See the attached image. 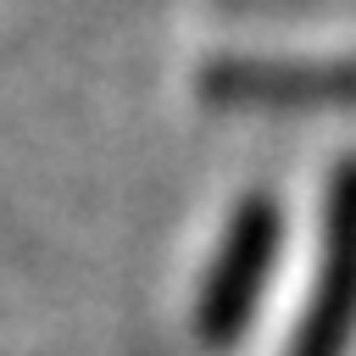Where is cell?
Returning <instances> with one entry per match:
<instances>
[{"label": "cell", "instance_id": "1", "mask_svg": "<svg viewBox=\"0 0 356 356\" xmlns=\"http://www.w3.org/2000/svg\"><path fill=\"white\" fill-rule=\"evenodd\" d=\"M278 228L284 222H278V206L267 195H250L234 211V222H228V234L217 245V261H211V273L200 284V306H195V328H200L206 345L239 339V328H245V317H250V306H256V295H261V284L273 273Z\"/></svg>", "mask_w": 356, "mask_h": 356}, {"label": "cell", "instance_id": "2", "mask_svg": "<svg viewBox=\"0 0 356 356\" xmlns=\"http://www.w3.org/2000/svg\"><path fill=\"white\" fill-rule=\"evenodd\" d=\"M350 328H356V161H345L328 184L317 289L295 328L289 356H345Z\"/></svg>", "mask_w": 356, "mask_h": 356}, {"label": "cell", "instance_id": "3", "mask_svg": "<svg viewBox=\"0 0 356 356\" xmlns=\"http://www.w3.org/2000/svg\"><path fill=\"white\" fill-rule=\"evenodd\" d=\"M200 95L217 106L256 111H306V106H356V61H217L200 72Z\"/></svg>", "mask_w": 356, "mask_h": 356}]
</instances>
